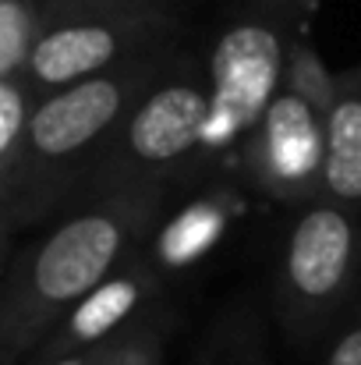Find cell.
<instances>
[{
	"instance_id": "4fadbf2b",
	"label": "cell",
	"mask_w": 361,
	"mask_h": 365,
	"mask_svg": "<svg viewBox=\"0 0 361 365\" xmlns=\"http://www.w3.org/2000/svg\"><path fill=\"white\" fill-rule=\"evenodd\" d=\"M39 36L43 7L36 0H0V82L25 78Z\"/></svg>"
},
{
	"instance_id": "7a4b0ae2",
	"label": "cell",
	"mask_w": 361,
	"mask_h": 365,
	"mask_svg": "<svg viewBox=\"0 0 361 365\" xmlns=\"http://www.w3.org/2000/svg\"><path fill=\"white\" fill-rule=\"evenodd\" d=\"M177 46L142 53L100 78L36 96L28 121V188L11 227L0 231L7 248L18 231L82 202L89 178L110 149L124 118L163 75Z\"/></svg>"
},
{
	"instance_id": "52a82bcc",
	"label": "cell",
	"mask_w": 361,
	"mask_h": 365,
	"mask_svg": "<svg viewBox=\"0 0 361 365\" xmlns=\"http://www.w3.org/2000/svg\"><path fill=\"white\" fill-rule=\"evenodd\" d=\"M181 43L174 14H85L43 25L25 82L36 96L100 78L120 64Z\"/></svg>"
},
{
	"instance_id": "5b68a950",
	"label": "cell",
	"mask_w": 361,
	"mask_h": 365,
	"mask_svg": "<svg viewBox=\"0 0 361 365\" xmlns=\"http://www.w3.org/2000/svg\"><path fill=\"white\" fill-rule=\"evenodd\" d=\"M361 217L330 199L291 210L273 269V319L294 344L323 341L358 309Z\"/></svg>"
},
{
	"instance_id": "ba28073f",
	"label": "cell",
	"mask_w": 361,
	"mask_h": 365,
	"mask_svg": "<svg viewBox=\"0 0 361 365\" xmlns=\"http://www.w3.org/2000/svg\"><path fill=\"white\" fill-rule=\"evenodd\" d=\"M167 284L170 280L138 252L135 259H127L117 273H110L96 291H89L61 319V327L36 351V359L39 362H53L61 355L89 351V348H100V344L117 341L120 334H127L145 316L167 309L163 305Z\"/></svg>"
},
{
	"instance_id": "2e32d148",
	"label": "cell",
	"mask_w": 361,
	"mask_h": 365,
	"mask_svg": "<svg viewBox=\"0 0 361 365\" xmlns=\"http://www.w3.org/2000/svg\"><path fill=\"white\" fill-rule=\"evenodd\" d=\"M323 365H361V305L347 316V323L333 337Z\"/></svg>"
},
{
	"instance_id": "9c48e42d",
	"label": "cell",
	"mask_w": 361,
	"mask_h": 365,
	"mask_svg": "<svg viewBox=\"0 0 361 365\" xmlns=\"http://www.w3.org/2000/svg\"><path fill=\"white\" fill-rule=\"evenodd\" d=\"M241 213H244V199H241L238 185L234 181H209L177 213H170L167 220L159 217L142 255L170 280L174 273L199 266L213 248L227 242V235L234 231Z\"/></svg>"
},
{
	"instance_id": "6da1fadb",
	"label": "cell",
	"mask_w": 361,
	"mask_h": 365,
	"mask_svg": "<svg viewBox=\"0 0 361 365\" xmlns=\"http://www.w3.org/2000/svg\"><path fill=\"white\" fill-rule=\"evenodd\" d=\"M170 188H110L64 210L7 259L0 287V365L36 359L61 319L152 238Z\"/></svg>"
},
{
	"instance_id": "7c38bea8",
	"label": "cell",
	"mask_w": 361,
	"mask_h": 365,
	"mask_svg": "<svg viewBox=\"0 0 361 365\" xmlns=\"http://www.w3.org/2000/svg\"><path fill=\"white\" fill-rule=\"evenodd\" d=\"M192 365H269V337L262 305L241 294L209 323Z\"/></svg>"
},
{
	"instance_id": "277c9868",
	"label": "cell",
	"mask_w": 361,
	"mask_h": 365,
	"mask_svg": "<svg viewBox=\"0 0 361 365\" xmlns=\"http://www.w3.org/2000/svg\"><path fill=\"white\" fill-rule=\"evenodd\" d=\"M213 89L202 53L177 46L163 75L131 107L82 199L110 188H177L209 178Z\"/></svg>"
},
{
	"instance_id": "9a60e30c",
	"label": "cell",
	"mask_w": 361,
	"mask_h": 365,
	"mask_svg": "<svg viewBox=\"0 0 361 365\" xmlns=\"http://www.w3.org/2000/svg\"><path fill=\"white\" fill-rule=\"evenodd\" d=\"M177 0H46L43 25L85 14H174Z\"/></svg>"
},
{
	"instance_id": "ac0fdd59",
	"label": "cell",
	"mask_w": 361,
	"mask_h": 365,
	"mask_svg": "<svg viewBox=\"0 0 361 365\" xmlns=\"http://www.w3.org/2000/svg\"><path fill=\"white\" fill-rule=\"evenodd\" d=\"M36 4H39V7H43V4H46V0H36Z\"/></svg>"
},
{
	"instance_id": "8992f818",
	"label": "cell",
	"mask_w": 361,
	"mask_h": 365,
	"mask_svg": "<svg viewBox=\"0 0 361 365\" xmlns=\"http://www.w3.org/2000/svg\"><path fill=\"white\" fill-rule=\"evenodd\" d=\"M326 100L308 96L294 86H280L258 124L234 149L224 174L287 210L319 199L326 160Z\"/></svg>"
},
{
	"instance_id": "30bf717a",
	"label": "cell",
	"mask_w": 361,
	"mask_h": 365,
	"mask_svg": "<svg viewBox=\"0 0 361 365\" xmlns=\"http://www.w3.org/2000/svg\"><path fill=\"white\" fill-rule=\"evenodd\" d=\"M323 199L361 217V64L337 71V89L326 114Z\"/></svg>"
},
{
	"instance_id": "e0dca14e",
	"label": "cell",
	"mask_w": 361,
	"mask_h": 365,
	"mask_svg": "<svg viewBox=\"0 0 361 365\" xmlns=\"http://www.w3.org/2000/svg\"><path fill=\"white\" fill-rule=\"evenodd\" d=\"M124 337V334H120ZM117 337V341H120ZM117 341H110V344H100V348H89V351H75V355H61V359H53V362H43V365H107L110 362V355H114V348H117Z\"/></svg>"
},
{
	"instance_id": "5bb4252c",
	"label": "cell",
	"mask_w": 361,
	"mask_h": 365,
	"mask_svg": "<svg viewBox=\"0 0 361 365\" xmlns=\"http://www.w3.org/2000/svg\"><path fill=\"white\" fill-rule=\"evenodd\" d=\"M170 330H174V312L170 309H159V312L145 316L142 323H135L117 341V348H114L107 365H163V348H167Z\"/></svg>"
},
{
	"instance_id": "8fae6325",
	"label": "cell",
	"mask_w": 361,
	"mask_h": 365,
	"mask_svg": "<svg viewBox=\"0 0 361 365\" xmlns=\"http://www.w3.org/2000/svg\"><path fill=\"white\" fill-rule=\"evenodd\" d=\"M36 93L25 78L0 82V231L11 227L28 188V121Z\"/></svg>"
},
{
	"instance_id": "3957f363",
	"label": "cell",
	"mask_w": 361,
	"mask_h": 365,
	"mask_svg": "<svg viewBox=\"0 0 361 365\" xmlns=\"http://www.w3.org/2000/svg\"><path fill=\"white\" fill-rule=\"evenodd\" d=\"M319 0H224L202 61L213 89L209 178L224 174L234 149L283 86L291 50L312 36Z\"/></svg>"
}]
</instances>
